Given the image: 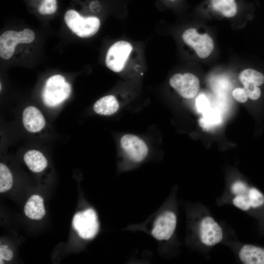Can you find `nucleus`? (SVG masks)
I'll return each instance as SVG.
<instances>
[{
    "instance_id": "nucleus-1",
    "label": "nucleus",
    "mask_w": 264,
    "mask_h": 264,
    "mask_svg": "<svg viewBox=\"0 0 264 264\" xmlns=\"http://www.w3.org/2000/svg\"><path fill=\"white\" fill-rule=\"evenodd\" d=\"M71 89L63 76L53 75L46 81L42 93L44 102L49 107L57 106L69 97Z\"/></svg>"
},
{
    "instance_id": "nucleus-2",
    "label": "nucleus",
    "mask_w": 264,
    "mask_h": 264,
    "mask_svg": "<svg viewBox=\"0 0 264 264\" xmlns=\"http://www.w3.org/2000/svg\"><path fill=\"white\" fill-rule=\"evenodd\" d=\"M64 19L68 27L81 38L93 36L98 31L100 25V21L97 17H83L74 10L67 11Z\"/></svg>"
},
{
    "instance_id": "nucleus-3",
    "label": "nucleus",
    "mask_w": 264,
    "mask_h": 264,
    "mask_svg": "<svg viewBox=\"0 0 264 264\" xmlns=\"http://www.w3.org/2000/svg\"><path fill=\"white\" fill-rule=\"evenodd\" d=\"M35 37L34 32L28 28L20 31H5L0 36V57L4 60L9 59L13 55L17 44H29Z\"/></svg>"
},
{
    "instance_id": "nucleus-4",
    "label": "nucleus",
    "mask_w": 264,
    "mask_h": 264,
    "mask_svg": "<svg viewBox=\"0 0 264 264\" xmlns=\"http://www.w3.org/2000/svg\"><path fill=\"white\" fill-rule=\"evenodd\" d=\"M72 224L79 236L84 239L95 237L99 226L96 214L91 208L77 213L73 217Z\"/></svg>"
},
{
    "instance_id": "nucleus-5",
    "label": "nucleus",
    "mask_w": 264,
    "mask_h": 264,
    "mask_svg": "<svg viewBox=\"0 0 264 264\" xmlns=\"http://www.w3.org/2000/svg\"><path fill=\"white\" fill-rule=\"evenodd\" d=\"M132 50V46L130 43L126 41L116 42L107 51L105 61L107 66L115 72L121 71Z\"/></svg>"
},
{
    "instance_id": "nucleus-6",
    "label": "nucleus",
    "mask_w": 264,
    "mask_h": 264,
    "mask_svg": "<svg viewBox=\"0 0 264 264\" xmlns=\"http://www.w3.org/2000/svg\"><path fill=\"white\" fill-rule=\"evenodd\" d=\"M198 232L200 242L206 246H215L220 243L223 238L221 226L211 216H205L201 219Z\"/></svg>"
},
{
    "instance_id": "nucleus-7",
    "label": "nucleus",
    "mask_w": 264,
    "mask_h": 264,
    "mask_svg": "<svg viewBox=\"0 0 264 264\" xmlns=\"http://www.w3.org/2000/svg\"><path fill=\"white\" fill-rule=\"evenodd\" d=\"M182 38L184 42L192 47L200 58L207 57L214 49V42L207 34H199L194 28L186 30Z\"/></svg>"
},
{
    "instance_id": "nucleus-8",
    "label": "nucleus",
    "mask_w": 264,
    "mask_h": 264,
    "mask_svg": "<svg viewBox=\"0 0 264 264\" xmlns=\"http://www.w3.org/2000/svg\"><path fill=\"white\" fill-rule=\"evenodd\" d=\"M169 83L180 96L186 99L194 98L199 90V80L190 73L175 74L171 76Z\"/></svg>"
},
{
    "instance_id": "nucleus-9",
    "label": "nucleus",
    "mask_w": 264,
    "mask_h": 264,
    "mask_svg": "<svg viewBox=\"0 0 264 264\" xmlns=\"http://www.w3.org/2000/svg\"><path fill=\"white\" fill-rule=\"evenodd\" d=\"M176 222V214L172 211H166L156 219L152 234L157 240H168L173 235Z\"/></svg>"
},
{
    "instance_id": "nucleus-10",
    "label": "nucleus",
    "mask_w": 264,
    "mask_h": 264,
    "mask_svg": "<svg viewBox=\"0 0 264 264\" xmlns=\"http://www.w3.org/2000/svg\"><path fill=\"white\" fill-rule=\"evenodd\" d=\"M120 144L129 157L134 162H140L147 156L148 150L146 144L136 135L131 134L123 135Z\"/></svg>"
},
{
    "instance_id": "nucleus-11",
    "label": "nucleus",
    "mask_w": 264,
    "mask_h": 264,
    "mask_svg": "<svg viewBox=\"0 0 264 264\" xmlns=\"http://www.w3.org/2000/svg\"><path fill=\"white\" fill-rule=\"evenodd\" d=\"M22 123L25 129L31 132H36L42 130L45 122L41 111L36 107H26L22 113Z\"/></svg>"
},
{
    "instance_id": "nucleus-12",
    "label": "nucleus",
    "mask_w": 264,
    "mask_h": 264,
    "mask_svg": "<svg viewBox=\"0 0 264 264\" xmlns=\"http://www.w3.org/2000/svg\"><path fill=\"white\" fill-rule=\"evenodd\" d=\"M238 256L244 264H264V249L251 244H244L239 249Z\"/></svg>"
},
{
    "instance_id": "nucleus-13",
    "label": "nucleus",
    "mask_w": 264,
    "mask_h": 264,
    "mask_svg": "<svg viewBox=\"0 0 264 264\" xmlns=\"http://www.w3.org/2000/svg\"><path fill=\"white\" fill-rule=\"evenodd\" d=\"M208 7L224 17L232 18L237 14L239 4L237 0H209Z\"/></svg>"
},
{
    "instance_id": "nucleus-14",
    "label": "nucleus",
    "mask_w": 264,
    "mask_h": 264,
    "mask_svg": "<svg viewBox=\"0 0 264 264\" xmlns=\"http://www.w3.org/2000/svg\"><path fill=\"white\" fill-rule=\"evenodd\" d=\"M24 212L25 215L31 219H42L45 213L42 198L37 195L30 197L25 203Z\"/></svg>"
},
{
    "instance_id": "nucleus-15",
    "label": "nucleus",
    "mask_w": 264,
    "mask_h": 264,
    "mask_svg": "<svg viewBox=\"0 0 264 264\" xmlns=\"http://www.w3.org/2000/svg\"><path fill=\"white\" fill-rule=\"evenodd\" d=\"M23 159L29 169L35 173L43 171L47 165V161L40 151L32 150L27 152L24 155Z\"/></svg>"
},
{
    "instance_id": "nucleus-16",
    "label": "nucleus",
    "mask_w": 264,
    "mask_h": 264,
    "mask_svg": "<svg viewBox=\"0 0 264 264\" xmlns=\"http://www.w3.org/2000/svg\"><path fill=\"white\" fill-rule=\"evenodd\" d=\"M119 103L116 98L110 95L99 99L93 106L94 111L100 115H109L117 111Z\"/></svg>"
},
{
    "instance_id": "nucleus-17",
    "label": "nucleus",
    "mask_w": 264,
    "mask_h": 264,
    "mask_svg": "<svg viewBox=\"0 0 264 264\" xmlns=\"http://www.w3.org/2000/svg\"><path fill=\"white\" fill-rule=\"evenodd\" d=\"M239 78L242 84L251 83L259 87L264 83V74L251 68H247L242 70L240 73Z\"/></svg>"
},
{
    "instance_id": "nucleus-18",
    "label": "nucleus",
    "mask_w": 264,
    "mask_h": 264,
    "mask_svg": "<svg viewBox=\"0 0 264 264\" xmlns=\"http://www.w3.org/2000/svg\"><path fill=\"white\" fill-rule=\"evenodd\" d=\"M202 114L203 117L200 120L201 126L208 128L218 125L221 121L220 113L217 110L210 108Z\"/></svg>"
},
{
    "instance_id": "nucleus-19",
    "label": "nucleus",
    "mask_w": 264,
    "mask_h": 264,
    "mask_svg": "<svg viewBox=\"0 0 264 264\" xmlns=\"http://www.w3.org/2000/svg\"><path fill=\"white\" fill-rule=\"evenodd\" d=\"M13 185L12 175L4 164H0V192L3 193L9 190Z\"/></svg>"
},
{
    "instance_id": "nucleus-20",
    "label": "nucleus",
    "mask_w": 264,
    "mask_h": 264,
    "mask_svg": "<svg viewBox=\"0 0 264 264\" xmlns=\"http://www.w3.org/2000/svg\"><path fill=\"white\" fill-rule=\"evenodd\" d=\"M248 195L251 208H258L264 204V196L256 188L250 187L248 192Z\"/></svg>"
},
{
    "instance_id": "nucleus-21",
    "label": "nucleus",
    "mask_w": 264,
    "mask_h": 264,
    "mask_svg": "<svg viewBox=\"0 0 264 264\" xmlns=\"http://www.w3.org/2000/svg\"><path fill=\"white\" fill-rule=\"evenodd\" d=\"M248 192L244 194L234 196L232 202L235 207L243 211H247L250 209L251 207Z\"/></svg>"
},
{
    "instance_id": "nucleus-22",
    "label": "nucleus",
    "mask_w": 264,
    "mask_h": 264,
    "mask_svg": "<svg viewBox=\"0 0 264 264\" xmlns=\"http://www.w3.org/2000/svg\"><path fill=\"white\" fill-rule=\"evenodd\" d=\"M56 0H44L38 8L39 13L42 15H50L57 10Z\"/></svg>"
},
{
    "instance_id": "nucleus-23",
    "label": "nucleus",
    "mask_w": 264,
    "mask_h": 264,
    "mask_svg": "<svg viewBox=\"0 0 264 264\" xmlns=\"http://www.w3.org/2000/svg\"><path fill=\"white\" fill-rule=\"evenodd\" d=\"M248 97L253 100L258 99L261 95V90L259 86L251 83L242 84Z\"/></svg>"
},
{
    "instance_id": "nucleus-24",
    "label": "nucleus",
    "mask_w": 264,
    "mask_h": 264,
    "mask_svg": "<svg viewBox=\"0 0 264 264\" xmlns=\"http://www.w3.org/2000/svg\"><path fill=\"white\" fill-rule=\"evenodd\" d=\"M247 184L242 180L234 181L230 186V191L234 196L244 194L249 189Z\"/></svg>"
},
{
    "instance_id": "nucleus-25",
    "label": "nucleus",
    "mask_w": 264,
    "mask_h": 264,
    "mask_svg": "<svg viewBox=\"0 0 264 264\" xmlns=\"http://www.w3.org/2000/svg\"><path fill=\"white\" fill-rule=\"evenodd\" d=\"M196 104L197 108L200 112L203 113L210 109V102L203 94H201L197 97Z\"/></svg>"
},
{
    "instance_id": "nucleus-26",
    "label": "nucleus",
    "mask_w": 264,
    "mask_h": 264,
    "mask_svg": "<svg viewBox=\"0 0 264 264\" xmlns=\"http://www.w3.org/2000/svg\"><path fill=\"white\" fill-rule=\"evenodd\" d=\"M233 97L240 103L245 102L248 97L244 88H237L234 89L232 92Z\"/></svg>"
},
{
    "instance_id": "nucleus-27",
    "label": "nucleus",
    "mask_w": 264,
    "mask_h": 264,
    "mask_svg": "<svg viewBox=\"0 0 264 264\" xmlns=\"http://www.w3.org/2000/svg\"><path fill=\"white\" fill-rule=\"evenodd\" d=\"M13 254L12 252L7 249V246L3 245L0 246V261L2 259L6 261H10L13 258Z\"/></svg>"
},
{
    "instance_id": "nucleus-28",
    "label": "nucleus",
    "mask_w": 264,
    "mask_h": 264,
    "mask_svg": "<svg viewBox=\"0 0 264 264\" xmlns=\"http://www.w3.org/2000/svg\"><path fill=\"white\" fill-rule=\"evenodd\" d=\"M0 90H1V84L0 85Z\"/></svg>"
},
{
    "instance_id": "nucleus-29",
    "label": "nucleus",
    "mask_w": 264,
    "mask_h": 264,
    "mask_svg": "<svg viewBox=\"0 0 264 264\" xmlns=\"http://www.w3.org/2000/svg\"><path fill=\"white\" fill-rule=\"evenodd\" d=\"M171 0V1H175V0Z\"/></svg>"
}]
</instances>
